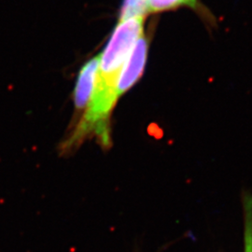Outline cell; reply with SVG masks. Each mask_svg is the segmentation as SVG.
<instances>
[{
  "instance_id": "obj_1",
  "label": "cell",
  "mask_w": 252,
  "mask_h": 252,
  "mask_svg": "<svg viewBox=\"0 0 252 252\" xmlns=\"http://www.w3.org/2000/svg\"><path fill=\"white\" fill-rule=\"evenodd\" d=\"M144 18L120 21L104 52L99 55L95 86L87 108L64 148L69 150L89 135L99 137L103 145L109 143L108 118L117 101V85L121 73L137 39L144 34Z\"/></svg>"
},
{
  "instance_id": "obj_2",
  "label": "cell",
  "mask_w": 252,
  "mask_h": 252,
  "mask_svg": "<svg viewBox=\"0 0 252 252\" xmlns=\"http://www.w3.org/2000/svg\"><path fill=\"white\" fill-rule=\"evenodd\" d=\"M148 39L144 34L135 43L118 81L117 95L120 97L141 77L148 56Z\"/></svg>"
},
{
  "instance_id": "obj_3",
  "label": "cell",
  "mask_w": 252,
  "mask_h": 252,
  "mask_svg": "<svg viewBox=\"0 0 252 252\" xmlns=\"http://www.w3.org/2000/svg\"><path fill=\"white\" fill-rule=\"evenodd\" d=\"M98 67L99 55L92 58L82 65L78 76L76 88L74 92V101L76 108L83 109L87 108L95 86Z\"/></svg>"
},
{
  "instance_id": "obj_4",
  "label": "cell",
  "mask_w": 252,
  "mask_h": 252,
  "mask_svg": "<svg viewBox=\"0 0 252 252\" xmlns=\"http://www.w3.org/2000/svg\"><path fill=\"white\" fill-rule=\"evenodd\" d=\"M180 8H189L195 10L211 27L216 26L214 15L203 6L199 0H149V13L169 11Z\"/></svg>"
},
{
  "instance_id": "obj_5",
  "label": "cell",
  "mask_w": 252,
  "mask_h": 252,
  "mask_svg": "<svg viewBox=\"0 0 252 252\" xmlns=\"http://www.w3.org/2000/svg\"><path fill=\"white\" fill-rule=\"evenodd\" d=\"M149 13V0H124L120 21L127 19L144 18Z\"/></svg>"
}]
</instances>
